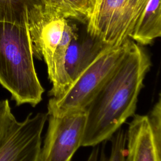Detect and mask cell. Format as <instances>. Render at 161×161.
Masks as SVG:
<instances>
[{"instance_id": "9a60e30c", "label": "cell", "mask_w": 161, "mask_h": 161, "mask_svg": "<svg viewBox=\"0 0 161 161\" xmlns=\"http://www.w3.org/2000/svg\"><path fill=\"white\" fill-rule=\"evenodd\" d=\"M16 120L8 99L0 101V147L4 142L13 124Z\"/></svg>"}, {"instance_id": "4fadbf2b", "label": "cell", "mask_w": 161, "mask_h": 161, "mask_svg": "<svg viewBox=\"0 0 161 161\" xmlns=\"http://www.w3.org/2000/svg\"><path fill=\"white\" fill-rule=\"evenodd\" d=\"M44 12L52 16L86 21L90 0H42Z\"/></svg>"}, {"instance_id": "277c9868", "label": "cell", "mask_w": 161, "mask_h": 161, "mask_svg": "<svg viewBox=\"0 0 161 161\" xmlns=\"http://www.w3.org/2000/svg\"><path fill=\"white\" fill-rule=\"evenodd\" d=\"M150 0H90L87 32L104 47L125 43Z\"/></svg>"}, {"instance_id": "7c38bea8", "label": "cell", "mask_w": 161, "mask_h": 161, "mask_svg": "<svg viewBox=\"0 0 161 161\" xmlns=\"http://www.w3.org/2000/svg\"><path fill=\"white\" fill-rule=\"evenodd\" d=\"M161 36V0H150L130 38L147 45Z\"/></svg>"}, {"instance_id": "3957f363", "label": "cell", "mask_w": 161, "mask_h": 161, "mask_svg": "<svg viewBox=\"0 0 161 161\" xmlns=\"http://www.w3.org/2000/svg\"><path fill=\"white\" fill-rule=\"evenodd\" d=\"M132 42L129 38L119 46L104 48L64 94L49 99L47 113L62 115L86 109L123 60Z\"/></svg>"}, {"instance_id": "8fae6325", "label": "cell", "mask_w": 161, "mask_h": 161, "mask_svg": "<svg viewBox=\"0 0 161 161\" xmlns=\"http://www.w3.org/2000/svg\"><path fill=\"white\" fill-rule=\"evenodd\" d=\"M42 0H0V22L28 28L43 14Z\"/></svg>"}, {"instance_id": "2e32d148", "label": "cell", "mask_w": 161, "mask_h": 161, "mask_svg": "<svg viewBox=\"0 0 161 161\" xmlns=\"http://www.w3.org/2000/svg\"><path fill=\"white\" fill-rule=\"evenodd\" d=\"M152 131L157 142L161 145V99L159 95L157 101L147 114Z\"/></svg>"}, {"instance_id": "8992f818", "label": "cell", "mask_w": 161, "mask_h": 161, "mask_svg": "<svg viewBox=\"0 0 161 161\" xmlns=\"http://www.w3.org/2000/svg\"><path fill=\"white\" fill-rule=\"evenodd\" d=\"M47 118V113H30L23 121L16 120L0 147V161H38Z\"/></svg>"}, {"instance_id": "52a82bcc", "label": "cell", "mask_w": 161, "mask_h": 161, "mask_svg": "<svg viewBox=\"0 0 161 161\" xmlns=\"http://www.w3.org/2000/svg\"><path fill=\"white\" fill-rule=\"evenodd\" d=\"M126 161H161V145L147 115L135 114L126 131Z\"/></svg>"}, {"instance_id": "7a4b0ae2", "label": "cell", "mask_w": 161, "mask_h": 161, "mask_svg": "<svg viewBox=\"0 0 161 161\" xmlns=\"http://www.w3.org/2000/svg\"><path fill=\"white\" fill-rule=\"evenodd\" d=\"M0 84L17 106H36L44 89L35 70L28 28L0 22Z\"/></svg>"}, {"instance_id": "30bf717a", "label": "cell", "mask_w": 161, "mask_h": 161, "mask_svg": "<svg viewBox=\"0 0 161 161\" xmlns=\"http://www.w3.org/2000/svg\"><path fill=\"white\" fill-rule=\"evenodd\" d=\"M105 47L89 35L82 40L79 36L72 39L65 58V70L72 83Z\"/></svg>"}, {"instance_id": "ba28073f", "label": "cell", "mask_w": 161, "mask_h": 161, "mask_svg": "<svg viewBox=\"0 0 161 161\" xmlns=\"http://www.w3.org/2000/svg\"><path fill=\"white\" fill-rule=\"evenodd\" d=\"M66 22V19L52 16L43 11L42 16L29 27L33 56L44 60L47 72L52 67L53 55L62 38Z\"/></svg>"}, {"instance_id": "9c48e42d", "label": "cell", "mask_w": 161, "mask_h": 161, "mask_svg": "<svg viewBox=\"0 0 161 161\" xmlns=\"http://www.w3.org/2000/svg\"><path fill=\"white\" fill-rule=\"evenodd\" d=\"M77 36V26L67 20L62 38L53 55L52 67L48 71V79L52 84L48 94L52 97L58 98L62 96L72 84V81L65 70V58L70 41Z\"/></svg>"}, {"instance_id": "5b68a950", "label": "cell", "mask_w": 161, "mask_h": 161, "mask_svg": "<svg viewBox=\"0 0 161 161\" xmlns=\"http://www.w3.org/2000/svg\"><path fill=\"white\" fill-rule=\"evenodd\" d=\"M48 128L38 161H72L81 147L86 121V109L62 115L48 114Z\"/></svg>"}, {"instance_id": "6da1fadb", "label": "cell", "mask_w": 161, "mask_h": 161, "mask_svg": "<svg viewBox=\"0 0 161 161\" xmlns=\"http://www.w3.org/2000/svg\"><path fill=\"white\" fill-rule=\"evenodd\" d=\"M151 61L132 42L126 56L86 108L82 147H94L109 140L135 114L138 95Z\"/></svg>"}, {"instance_id": "5bb4252c", "label": "cell", "mask_w": 161, "mask_h": 161, "mask_svg": "<svg viewBox=\"0 0 161 161\" xmlns=\"http://www.w3.org/2000/svg\"><path fill=\"white\" fill-rule=\"evenodd\" d=\"M111 141V152L106 155L104 149L101 151L98 145L94 146L86 161H126V132L121 128L109 140Z\"/></svg>"}]
</instances>
